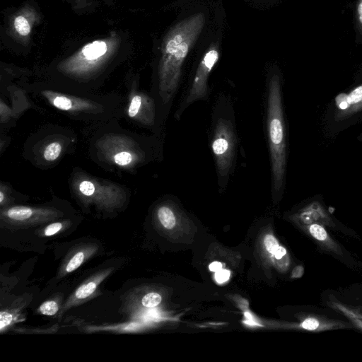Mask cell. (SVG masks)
Returning <instances> with one entry per match:
<instances>
[{"mask_svg": "<svg viewBox=\"0 0 362 362\" xmlns=\"http://www.w3.org/2000/svg\"><path fill=\"white\" fill-rule=\"evenodd\" d=\"M205 21L204 13H194L175 24L163 40L159 78L162 96L167 102L177 90L184 61L201 34Z\"/></svg>", "mask_w": 362, "mask_h": 362, "instance_id": "cell-1", "label": "cell"}, {"mask_svg": "<svg viewBox=\"0 0 362 362\" xmlns=\"http://www.w3.org/2000/svg\"><path fill=\"white\" fill-rule=\"evenodd\" d=\"M267 127L271 156L272 187L281 189L286 169L285 127L282 109L281 83L278 74H274L269 83Z\"/></svg>", "mask_w": 362, "mask_h": 362, "instance_id": "cell-2", "label": "cell"}, {"mask_svg": "<svg viewBox=\"0 0 362 362\" xmlns=\"http://www.w3.org/2000/svg\"><path fill=\"white\" fill-rule=\"evenodd\" d=\"M119 35L110 36L86 43L73 55L64 60L59 67L70 74H86L98 69L115 53L119 47Z\"/></svg>", "mask_w": 362, "mask_h": 362, "instance_id": "cell-3", "label": "cell"}, {"mask_svg": "<svg viewBox=\"0 0 362 362\" xmlns=\"http://www.w3.org/2000/svg\"><path fill=\"white\" fill-rule=\"evenodd\" d=\"M235 142L231 122L225 119H219L216 124L211 147L217 170L221 177H226L232 167Z\"/></svg>", "mask_w": 362, "mask_h": 362, "instance_id": "cell-4", "label": "cell"}, {"mask_svg": "<svg viewBox=\"0 0 362 362\" xmlns=\"http://www.w3.org/2000/svg\"><path fill=\"white\" fill-rule=\"evenodd\" d=\"M218 58V47L216 45L212 44L204 53L197 66L191 88L180 111H182L194 101L206 97L208 93V78Z\"/></svg>", "mask_w": 362, "mask_h": 362, "instance_id": "cell-5", "label": "cell"}, {"mask_svg": "<svg viewBox=\"0 0 362 362\" xmlns=\"http://www.w3.org/2000/svg\"><path fill=\"white\" fill-rule=\"evenodd\" d=\"M57 217V213L53 210L28 206L10 207L1 213V219L14 226H36Z\"/></svg>", "mask_w": 362, "mask_h": 362, "instance_id": "cell-6", "label": "cell"}, {"mask_svg": "<svg viewBox=\"0 0 362 362\" xmlns=\"http://www.w3.org/2000/svg\"><path fill=\"white\" fill-rule=\"evenodd\" d=\"M40 19L41 16L36 8L32 5L25 4L10 17L8 32L13 39L28 45L33 29Z\"/></svg>", "mask_w": 362, "mask_h": 362, "instance_id": "cell-7", "label": "cell"}, {"mask_svg": "<svg viewBox=\"0 0 362 362\" xmlns=\"http://www.w3.org/2000/svg\"><path fill=\"white\" fill-rule=\"evenodd\" d=\"M113 269V267H110L100 270L82 283L62 305L58 316L61 317L70 308L83 303L95 296L100 284L112 272Z\"/></svg>", "mask_w": 362, "mask_h": 362, "instance_id": "cell-8", "label": "cell"}, {"mask_svg": "<svg viewBox=\"0 0 362 362\" xmlns=\"http://www.w3.org/2000/svg\"><path fill=\"white\" fill-rule=\"evenodd\" d=\"M98 247L95 244H83L78 245L64 258L61 265L58 277H63L80 267L86 260L93 256L98 251Z\"/></svg>", "mask_w": 362, "mask_h": 362, "instance_id": "cell-9", "label": "cell"}, {"mask_svg": "<svg viewBox=\"0 0 362 362\" xmlns=\"http://www.w3.org/2000/svg\"><path fill=\"white\" fill-rule=\"evenodd\" d=\"M335 102L339 117H344L362 110V85L353 89L349 94H339Z\"/></svg>", "mask_w": 362, "mask_h": 362, "instance_id": "cell-10", "label": "cell"}, {"mask_svg": "<svg viewBox=\"0 0 362 362\" xmlns=\"http://www.w3.org/2000/svg\"><path fill=\"white\" fill-rule=\"evenodd\" d=\"M355 41L362 48V0H356L353 13Z\"/></svg>", "mask_w": 362, "mask_h": 362, "instance_id": "cell-11", "label": "cell"}, {"mask_svg": "<svg viewBox=\"0 0 362 362\" xmlns=\"http://www.w3.org/2000/svg\"><path fill=\"white\" fill-rule=\"evenodd\" d=\"M157 217L160 224L167 229H172L176 223L175 215L173 209L167 206H162L157 211Z\"/></svg>", "mask_w": 362, "mask_h": 362, "instance_id": "cell-12", "label": "cell"}, {"mask_svg": "<svg viewBox=\"0 0 362 362\" xmlns=\"http://www.w3.org/2000/svg\"><path fill=\"white\" fill-rule=\"evenodd\" d=\"M62 306L56 300H47L43 302L37 308V313L47 315L54 316L58 313H59Z\"/></svg>", "mask_w": 362, "mask_h": 362, "instance_id": "cell-13", "label": "cell"}, {"mask_svg": "<svg viewBox=\"0 0 362 362\" xmlns=\"http://www.w3.org/2000/svg\"><path fill=\"white\" fill-rule=\"evenodd\" d=\"M162 300L161 296L156 292H150L144 294L139 300L141 306L144 308H153L158 305Z\"/></svg>", "mask_w": 362, "mask_h": 362, "instance_id": "cell-14", "label": "cell"}, {"mask_svg": "<svg viewBox=\"0 0 362 362\" xmlns=\"http://www.w3.org/2000/svg\"><path fill=\"white\" fill-rule=\"evenodd\" d=\"M67 222L51 223L42 228L41 234L45 237L54 235L65 230V228L67 227Z\"/></svg>", "mask_w": 362, "mask_h": 362, "instance_id": "cell-15", "label": "cell"}, {"mask_svg": "<svg viewBox=\"0 0 362 362\" xmlns=\"http://www.w3.org/2000/svg\"><path fill=\"white\" fill-rule=\"evenodd\" d=\"M62 151V146L57 142L49 144L44 151V158L47 161L56 160Z\"/></svg>", "mask_w": 362, "mask_h": 362, "instance_id": "cell-16", "label": "cell"}, {"mask_svg": "<svg viewBox=\"0 0 362 362\" xmlns=\"http://www.w3.org/2000/svg\"><path fill=\"white\" fill-rule=\"evenodd\" d=\"M301 327L308 330H317L319 329H322L324 328L327 329L328 325H322L321 322L313 317H309L305 320L300 325Z\"/></svg>", "mask_w": 362, "mask_h": 362, "instance_id": "cell-17", "label": "cell"}, {"mask_svg": "<svg viewBox=\"0 0 362 362\" xmlns=\"http://www.w3.org/2000/svg\"><path fill=\"white\" fill-rule=\"evenodd\" d=\"M309 231L315 239L323 241L327 238L325 229L319 224L314 223L310 226Z\"/></svg>", "mask_w": 362, "mask_h": 362, "instance_id": "cell-18", "label": "cell"}, {"mask_svg": "<svg viewBox=\"0 0 362 362\" xmlns=\"http://www.w3.org/2000/svg\"><path fill=\"white\" fill-rule=\"evenodd\" d=\"M14 315L8 312L1 310L0 313V330L2 332L6 329L14 320Z\"/></svg>", "mask_w": 362, "mask_h": 362, "instance_id": "cell-19", "label": "cell"}, {"mask_svg": "<svg viewBox=\"0 0 362 362\" xmlns=\"http://www.w3.org/2000/svg\"><path fill=\"white\" fill-rule=\"evenodd\" d=\"M53 105L58 109L69 110L72 107V103L68 98L64 96H57L53 100Z\"/></svg>", "mask_w": 362, "mask_h": 362, "instance_id": "cell-20", "label": "cell"}, {"mask_svg": "<svg viewBox=\"0 0 362 362\" xmlns=\"http://www.w3.org/2000/svg\"><path fill=\"white\" fill-rule=\"evenodd\" d=\"M141 104H142V98L138 95L134 96V98H132V102L130 103L129 110H128L129 115L131 117H134L138 114V112L141 108Z\"/></svg>", "mask_w": 362, "mask_h": 362, "instance_id": "cell-21", "label": "cell"}, {"mask_svg": "<svg viewBox=\"0 0 362 362\" xmlns=\"http://www.w3.org/2000/svg\"><path fill=\"white\" fill-rule=\"evenodd\" d=\"M79 191L83 195L90 197L94 194L95 192V187L91 182L88 180H84L79 185Z\"/></svg>", "mask_w": 362, "mask_h": 362, "instance_id": "cell-22", "label": "cell"}, {"mask_svg": "<svg viewBox=\"0 0 362 362\" xmlns=\"http://www.w3.org/2000/svg\"><path fill=\"white\" fill-rule=\"evenodd\" d=\"M115 163L119 165H126L132 160V155L126 151L117 153L114 157Z\"/></svg>", "mask_w": 362, "mask_h": 362, "instance_id": "cell-23", "label": "cell"}, {"mask_svg": "<svg viewBox=\"0 0 362 362\" xmlns=\"http://www.w3.org/2000/svg\"><path fill=\"white\" fill-rule=\"evenodd\" d=\"M264 244L267 250L274 254L279 247V244L276 238L272 235H267L264 239Z\"/></svg>", "mask_w": 362, "mask_h": 362, "instance_id": "cell-24", "label": "cell"}, {"mask_svg": "<svg viewBox=\"0 0 362 362\" xmlns=\"http://www.w3.org/2000/svg\"><path fill=\"white\" fill-rule=\"evenodd\" d=\"M230 277V272L226 269H220L216 272L215 278L219 283L226 281Z\"/></svg>", "mask_w": 362, "mask_h": 362, "instance_id": "cell-25", "label": "cell"}, {"mask_svg": "<svg viewBox=\"0 0 362 362\" xmlns=\"http://www.w3.org/2000/svg\"><path fill=\"white\" fill-rule=\"evenodd\" d=\"M286 254V249L281 246H279L278 248L276 250V251L274 253V257L277 259L282 258Z\"/></svg>", "mask_w": 362, "mask_h": 362, "instance_id": "cell-26", "label": "cell"}, {"mask_svg": "<svg viewBox=\"0 0 362 362\" xmlns=\"http://www.w3.org/2000/svg\"><path fill=\"white\" fill-rule=\"evenodd\" d=\"M303 268L301 266H298L295 267L292 272V277L293 278H299L303 274Z\"/></svg>", "mask_w": 362, "mask_h": 362, "instance_id": "cell-27", "label": "cell"}, {"mask_svg": "<svg viewBox=\"0 0 362 362\" xmlns=\"http://www.w3.org/2000/svg\"><path fill=\"white\" fill-rule=\"evenodd\" d=\"M209 269L212 272H218L222 267V264L219 262H214L210 264Z\"/></svg>", "mask_w": 362, "mask_h": 362, "instance_id": "cell-28", "label": "cell"}, {"mask_svg": "<svg viewBox=\"0 0 362 362\" xmlns=\"http://www.w3.org/2000/svg\"><path fill=\"white\" fill-rule=\"evenodd\" d=\"M4 200V196L2 191L0 192V203L2 204Z\"/></svg>", "mask_w": 362, "mask_h": 362, "instance_id": "cell-29", "label": "cell"}, {"mask_svg": "<svg viewBox=\"0 0 362 362\" xmlns=\"http://www.w3.org/2000/svg\"><path fill=\"white\" fill-rule=\"evenodd\" d=\"M354 322H356V324L357 325L358 327L362 328V322L360 320H358V319H356L354 320Z\"/></svg>", "mask_w": 362, "mask_h": 362, "instance_id": "cell-30", "label": "cell"}]
</instances>
